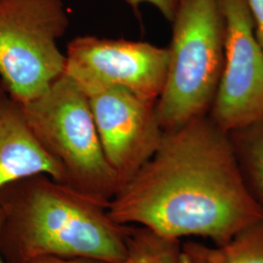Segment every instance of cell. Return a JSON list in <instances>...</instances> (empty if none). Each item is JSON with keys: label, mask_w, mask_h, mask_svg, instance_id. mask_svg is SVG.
Returning <instances> with one entry per match:
<instances>
[{"label": "cell", "mask_w": 263, "mask_h": 263, "mask_svg": "<svg viewBox=\"0 0 263 263\" xmlns=\"http://www.w3.org/2000/svg\"><path fill=\"white\" fill-rule=\"evenodd\" d=\"M123 226L220 245L263 220L228 135L209 116L164 132L158 149L108 205Z\"/></svg>", "instance_id": "cell-1"}, {"label": "cell", "mask_w": 263, "mask_h": 263, "mask_svg": "<svg viewBox=\"0 0 263 263\" xmlns=\"http://www.w3.org/2000/svg\"><path fill=\"white\" fill-rule=\"evenodd\" d=\"M129 228L106 206L46 175L0 188V253L7 263L42 256L120 262Z\"/></svg>", "instance_id": "cell-2"}, {"label": "cell", "mask_w": 263, "mask_h": 263, "mask_svg": "<svg viewBox=\"0 0 263 263\" xmlns=\"http://www.w3.org/2000/svg\"><path fill=\"white\" fill-rule=\"evenodd\" d=\"M171 24L167 79L156 102L164 132L207 116L224 65L226 27L218 0H181Z\"/></svg>", "instance_id": "cell-3"}, {"label": "cell", "mask_w": 263, "mask_h": 263, "mask_svg": "<svg viewBox=\"0 0 263 263\" xmlns=\"http://www.w3.org/2000/svg\"><path fill=\"white\" fill-rule=\"evenodd\" d=\"M22 106L38 141L64 171L65 184L108 208L120 185L104 155L88 97L64 74Z\"/></svg>", "instance_id": "cell-4"}, {"label": "cell", "mask_w": 263, "mask_h": 263, "mask_svg": "<svg viewBox=\"0 0 263 263\" xmlns=\"http://www.w3.org/2000/svg\"><path fill=\"white\" fill-rule=\"evenodd\" d=\"M68 26L64 0H0V85L20 104L64 76L59 40Z\"/></svg>", "instance_id": "cell-5"}, {"label": "cell", "mask_w": 263, "mask_h": 263, "mask_svg": "<svg viewBox=\"0 0 263 263\" xmlns=\"http://www.w3.org/2000/svg\"><path fill=\"white\" fill-rule=\"evenodd\" d=\"M65 55L64 74L87 97L116 87L157 102L166 83L168 48L148 42L83 35Z\"/></svg>", "instance_id": "cell-6"}, {"label": "cell", "mask_w": 263, "mask_h": 263, "mask_svg": "<svg viewBox=\"0 0 263 263\" xmlns=\"http://www.w3.org/2000/svg\"><path fill=\"white\" fill-rule=\"evenodd\" d=\"M226 27L224 65L208 116L226 133L263 119V49L246 0H218Z\"/></svg>", "instance_id": "cell-7"}, {"label": "cell", "mask_w": 263, "mask_h": 263, "mask_svg": "<svg viewBox=\"0 0 263 263\" xmlns=\"http://www.w3.org/2000/svg\"><path fill=\"white\" fill-rule=\"evenodd\" d=\"M88 99L104 155L121 187L151 159L162 141L164 130L156 102L116 87Z\"/></svg>", "instance_id": "cell-8"}, {"label": "cell", "mask_w": 263, "mask_h": 263, "mask_svg": "<svg viewBox=\"0 0 263 263\" xmlns=\"http://www.w3.org/2000/svg\"><path fill=\"white\" fill-rule=\"evenodd\" d=\"M41 174L65 183L64 171L38 141L22 104L0 85V188Z\"/></svg>", "instance_id": "cell-9"}, {"label": "cell", "mask_w": 263, "mask_h": 263, "mask_svg": "<svg viewBox=\"0 0 263 263\" xmlns=\"http://www.w3.org/2000/svg\"><path fill=\"white\" fill-rule=\"evenodd\" d=\"M182 251L192 263H263V220L220 245L188 240Z\"/></svg>", "instance_id": "cell-10"}, {"label": "cell", "mask_w": 263, "mask_h": 263, "mask_svg": "<svg viewBox=\"0 0 263 263\" xmlns=\"http://www.w3.org/2000/svg\"><path fill=\"white\" fill-rule=\"evenodd\" d=\"M227 135L245 184L263 211V119Z\"/></svg>", "instance_id": "cell-11"}, {"label": "cell", "mask_w": 263, "mask_h": 263, "mask_svg": "<svg viewBox=\"0 0 263 263\" xmlns=\"http://www.w3.org/2000/svg\"><path fill=\"white\" fill-rule=\"evenodd\" d=\"M182 242L148 227L130 226L127 252L118 263H181Z\"/></svg>", "instance_id": "cell-12"}, {"label": "cell", "mask_w": 263, "mask_h": 263, "mask_svg": "<svg viewBox=\"0 0 263 263\" xmlns=\"http://www.w3.org/2000/svg\"><path fill=\"white\" fill-rule=\"evenodd\" d=\"M133 9L138 12L143 3H148L159 11L161 15L170 23L173 22L181 0H124Z\"/></svg>", "instance_id": "cell-13"}, {"label": "cell", "mask_w": 263, "mask_h": 263, "mask_svg": "<svg viewBox=\"0 0 263 263\" xmlns=\"http://www.w3.org/2000/svg\"><path fill=\"white\" fill-rule=\"evenodd\" d=\"M254 22V33L263 49V0H246Z\"/></svg>", "instance_id": "cell-14"}, {"label": "cell", "mask_w": 263, "mask_h": 263, "mask_svg": "<svg viewBox=\"0 0 263 263\" xmlns=\"http://www.w3.org/2000/svg\"><path fill=\"white\" fill-rule=\"evenodd\" d=\"M28 263H105L88 258H66L58 256H42L32 259Z\"/></svg>", "instance_id": "cell-15"}, {"label": "cell", "mask_w": 263, "mask_h": 263, "mask_svg": "<svg viewBox=\"0 0 263 263\" xmlns=\"http://www.w3.org/2000/svg\"><path fill=\"white\" fill-rule=\"evenodd\" d=\"M183 252V251H182ZM181 263H192V261L190 260V258L188 257L186 254H184V252H183V254H182V258H181Z\"/></svg>", "instance_id": "cell-16"}, {"label": "cell", "mask_w": 263, "mask_h": 263, "mask_svg": "<svg viewBox=\"0 0 263 263\" xmlns=\"http://www.w3.org/2000/svg\"><path fill=\"white\" fill-rule=\"evenodd\" d=\"M0 263H7L5 260H4V258H3V256H2L1 253H0Z\"/></svg>", "instance_id": "cell-17"}]
</instances>
